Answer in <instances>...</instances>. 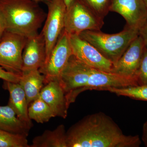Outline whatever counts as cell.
<instances>
[{"label": "cell", "mask_w": 147, "mask_h": 147, "mask_svg": "<svg viewBox=\"0 0 147 147\" xmlns=\"http://www.w3.org/2000/svg\"><path fill=\"white\" fill-rule=\"evenodd\" d=\"M46 58V45L42 32L27 38L22 53V72L39 69Z\"/></svg>", "instance_id": "obj_13"}, {"label": "cell", "mask_w": 147, "mask_h": 147, "mask_svg": "<svg viewBox=\"0 0 147 147\" xmlns=\"http://www.w3.org/2000/svg\"><path fill=\"white\" fill-rule=\"evenodd\" d=\"M137 79L139 86H147V47L145 45Z\"/></svg>", "instance_id": "obj_23"}, {"label": "cell", "mask_w": 147, "mask_h": 147, "mask_svg": "<svg viewBox=\"0 0 147 147\" xmlns=\"http://www.w3.org/2000/svg\"><path fill=\"white\" fill-rule=\"evenodd\" d=\"M72 55L69 35L63 30L44 65L39 69L45 76L44 84L59 80Z\"/></svg>", "instance_id": "obj_6"}, {"label": "cell", "mask_w": 147, "mask_h": 147, "mask_svg": "<svg viewBox=\"0 0 147 147\" xmlns=\"http://www.w3.org/2000/svg\"><path fill=\"white\" fill-rule=\"evenodd\" d=\"M0 147H30L27 137L0 129Z\"/></svg>", "instance_id": "obj_21"}, {"label": "cell", "mask_w": 147, "mask_h": 147, "mask_svg": "<svg viewBox=\"0 0 147 147\" xmlns=\"http://www.w3.org/2000/svg\"><path fill=\"white\" fill-rule=\"evenodd\" d=\"M6 30L29 37L38 33L47 13L33 0H0Z\"/></svg>", "instance_id": "obj_2"}, {"label": "cell", "mask_w": 147, "mask_h": 147, "mask_svg": "<svg viewBox=\"0 0 147 147\" xmlns=\"http://www.w3.org/2000/svg\"><path fill=\"white\" fill-rule=\"evenodd\" d=\"M31 147H67L66 131L63 124L53 130H46L34 138Z\"/></svg>", "instance_id": "obj_18"}, {"label": "cell", "mask_w": 147, "mask_h": 147, "mask_svg": "<svg viewBox=\"0 0 147 147\" xmlns=\"http://www.w3.org/2000/svg\"><path fill=\"white\" fill-rule=\"evenodd\" d=\"M99 18L104 19L109 11L112 0H79Z\"/></svg>", "instance_id": "obj_22"}, {"label": "cell", "mask_w": 147, "mask_h": 147, "mask_svg": "<svg viewBox=\"0 0 147 147\" xmlns=\"http://www.w3.org/2000/svg\"><path fill=\"white\" fill-rule=\"evenodd\" d=\"M137 86L139 85L136 79L94 69L86 85L66 94V98L67 103L70 105L75 102L80 93L88 90H100L107 87L124 88Z\"/></svg>", "instance_id": "obj_8"}, {"label": "cell", "mask_w": 147, "mask_h": 147, "mask_svg": "<svg viewBox=\"0 0 147 147\" xmlns=\"http://www.w3.org/2000/svg\"><path fill=\"white\" fill-rule=\"evenodd\" d=\"M32 127L20 119L9 105L0 106V129L27 137Z\"/></svg>", "instance_id": "obj_16"}, {"label": "cell", "mask_w": 147, "mask_h": 147, "mask_svg": "<svg viewBox=\"0 0 147 147\" xmlns=\"http://www.w3.org/2000/svg\"><path fill=\"white\" fill-rule=\"evenodd\" d=\"M6 30V25L5 19L0 9V41Z\"/></svg>", "instance_id": "obj_25"}, {"label": "cell", "mask_w": 147, "mask_h": 147, "mask_svg": "<svg viewBox=\"0 0 147 147\" xmlns=\"http://www.w3.org/2000/svg\"><path fill=\"white\" fill-rule=\"evenodd\" d=\"M141 140L145 146L147 147V120L143 125Z\"/></svg>", "instance_id": "obj_27"}, {"label": "cell", "mask_w": 147, "mask_h": 147, "mask_svg": "<svg viewBox=\"0 0 147 147\" xmlns=\"http://www.w3.org/2000/svg\"><path fill=\"white\" fill-rule=\"evenodd\" d=\"M28 114L31 120L39 123L47 122L52 118L56 117L49 105L40 96L30 103Z\"/></svg>", "instance_id": "obj_19"}, {"label": "cell", "mask_w": 147, "mask_h": 147, "mask_svg": "<svg viewBox=\"0 0 147 147\" xmlns=\"http://www.w3.org/2000/svg\"><path fill=\"white\" fill-rule=\"evenodd\" d=\"M145 1V3H146V5L147 7V0H144Z\"/></svg>", "instance_id": "obj_30"}, {"label": "cell", "mask_w": 147, "mask_h": 147, "mask_svg": "<svg viewBox=\"0 0 147 147\" xmlns=\"http://www.w3.org/2000/svg\"><path fill=\"white\" fill-rule=\"evenodd\" d=\"M45 4L48 12L41 32L46 45V61L64 30L67 7L64 0H47Z\"/></svg>", "instance_id": "obj_7"}, {"label": "cell", "mask_w": 147, "mask_h": 147, "mask_svg": "<svg viewBox=\"0 0 147 147\" xmlns=\"http://www.w3.org/2000/svg\"><path fill=\"white\" fill-rule=\"evenodd\" d=\"M145 46L144 40L139 34L113 66L111 72L136 79L138 82L137 75Z\"/></svg>", "instance_id": "obj_11"}, {"label": "cell", "mask_w": 147, "mask_h": 147, "mask_svg": "<svg viewBox=\"0 0 147 147\" xmlns=\"http://www.w3.org/2000/svg\"><path fill=\"white\" fill-rule=\"evenodd\" d=\"M104 24L99 18L79 0H74L67 8L64 30L69 35H79L87 30L100 31Z\"/></svg>", "instance_id": "obj_4"}, {"label": "cell", "mask_w": 147, "mask_h": 147, "mask_svg": "<svg viewBox=\"0 0 147 147\" xmlns=\"http://www.w3.org/2000/svg\"><path fill=\"white\" fill-rule=\"evenodd\" d=\"M44 82L45 76L39 69L22 72L18 83L25 92L28 105L39 97Z\"/></svg>", "instance_id": "obj_17"}, {"label": "cell", "mask_w": 147, "mask_h": 147, "mask_svg": "<svg viewBox=\"0 0 147 147\" xmlns=\"http://www.w3.org/2000/svg\"><path fill=\"white\" fill-rule=\"evenodd\" d=\"M110 11L121 15L127 26L139 30L147 19V7L144 0H112Z\"/></svg>", "instance_id": "obj_12"}, {"label": "cell", "mask_w": 147, "mask_h": 147, "mask_svg": "<svg viewBox=\"0 0 147 147\" xmlns=\"http://www.w3.org/2000/svg\"><path fill=\"white\" fill-rule=\"evenodd\" d=\"M139 34V29L126 26L122 31L114 34H107L100 31L87 30L79 36L93 45L114 65Z\"/></svg>", "instance_id": "obj_3"}, {"label": "cell", "mask_w": 147, "mask_h": 147, "mask_svg": "<svg viewBox=\"0 0 147 147\" xmlns=\"http://www.w3.org/2000/svg\"><path fill=\"white\" fill-rule=\"evenodd\" d=\"M33 1L36 2L37 3L43 2L45 3V2L47 1V0H33Z\"/></svg>", "instance_id": "obj_29"}, {"label": "cell", "mask_w": 147, "mask_h": 147, "mask_svg": "<svg viewBox=\"0 0 147 147\" xmlns=\"http://www.w3.org/2000/svg\"><path fill=\"white\" fill-rule=\"evenodd\" d=\"M39 96L49 105L55 117L66 118L69 107L65 93L58 81H51L45 84Z\"/></svg>", "instance_id": "obj_14"}, {"label": "cell", "mask_w": 147, "mask_h": 147, "mask_svg": "<svg viewBox=\"0 0 147 147\" xmlns=\"http://www.w3.org/2000/svg\"><path fill=\"white\" fill-rule=\"evenodd\" d=\"M21 75L20 74H16L6 71L2 67H0V79L4 81L18 83L20 81Z\"/></svg>", "instance_id": "obj_24"}, {"label": "cell", "mask_w": 147, "mask_h": 147, "mask_svg": "<svg viewBox=\"0 0 147 147\" xmlns=\"http://www.w3.org/2000/svg\"><path fill=\"white\" fill-rule=\"evenodd\" d=\"M101 90L108 91L118 96H126L137 100L147 101V86H132L124 88L107 87Z\"/></svg>", "instance_id": "obj_20"}, {"label": "cell", "mask_w": 147, "mask_h": 147, "mask_svg": "<svg viewBox=\"0 0 147 147\" xmlns=\"http://www.w3.org/2000/svg\"><path fill=\"white\" fill-rule=\"evenodd\" d=\"M94 69L71 55L58 80L65 94L84 86Z\"/></svg>", "instance_id": "obj_10"}, {"label": "cell", "mask_w": 147, "mask_h": 147, "mask_svg": "<svg viewBox=\"0 0 147 147\" xmlns=\"http://www.w3.org/2000/svg\"><path fill=\"white\" fill-rule=\"evenodd\" d=\"M72 55L92 68L111 72L114 65L93 45L78 35H69Z\"/></svg>", "instance_id": "obj_9"}, {"label": "cell", "mask_w": 147, "mask_h": 147, "mask_svg": "<svg viewBox=\"0 0 147 147\" xmlns=\"http://www.w3.org/2000/svg\"><path fill=\"white\" fill-rule=\"evenodd\" d=\"M27 37L6 30L0 41V67L21 75L22 53Z\"/></svg>", "instance_id": "obj_5"}, {"label": "cell", "mask_w": 147, "mask_h": 147, "mask_svg": "<svg viewBox=\"0 0 147 147\" xmlns=\"http://www.w3.org/2000/svg\"><path fill=\"white\" fill-rule=\"evenodd\" d=\"M3 88L9 92L8 105L12 108L20 119L33 126L28 114V105L26 94L18 83L4 81Z\"/></svg>", "instance_id": "obj_15"}, {"label": "cell", "mask_w": 147, "mask_h": 147, "mask_svg": "<svg viewBox=\"0 0 147 147\" xmlns=\"http://www.w3.org/2000/svg\"><path fill=\"white\" fill-rule=\"evenodd\" d=\"M139 35L142 37L145 45L147 47V19L143 26L139 29Z\"/></svg>", "instance_id": "obj_26"}, {"label": "cell", "mask_w": 147, "mask_h": 147, "mask_svg": "<svg viewBox=\"0 0 147 147\" xmlns=\"http://www.w3.org/2000/svg\"><path fill=\"white\" fill-rule=\"evenodd\" d=\"M73 1L74 0H64V1L66 5L67 8L70 5Z\"/></svg>", "instance_id": "obj_28"}, {"label": "cell", "mask_w": 147, "mask_h": 147, "mask_svg": "<svg viewBox=\"0 0 147 147\" xmlns=\"http://www.w3.org/2000/svg\"><path fill=\"white\" fill-rule=\"evenodd\" d=\"M67 147H139V135L124 134L109 116L97 113L84 117L66 131Z\"/></svg>", "instance_id": "obj_1"}]
</instances>
